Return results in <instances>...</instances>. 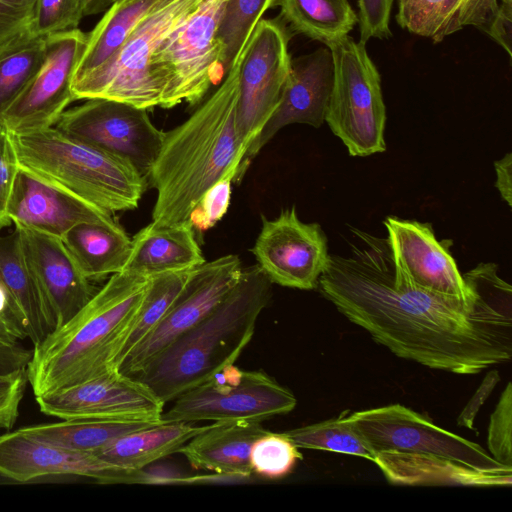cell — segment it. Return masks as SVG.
Listing matches in <instances>:
<instances>
[{
	"label": "cell",
	"instance_id": "cell-28",
	"mask_svg": "<svg viewBox=\"0 0 512 512\" xmlns=\"http://www.w3.org/2000/svg\"><path fill=\"white\" fill-rule=\"evenodd\" d=\"M205 426L187 422H160L128 433L93 453L104 461L132 470H141L156 461L177 453Z\"/></svg>",
	"mask_w": 512,
	"mask_h": 512
},
{
	"label": "cell",
	"instance_id": "cell-16",
	"mask_svg": "<svg viewBox=\"0 0 512 512\" xmlns=\"http://www.w3.org/2000/svg\"><path fill=\"white\" fill-rule=\"evenodd\" d=\"M35 398L42 413L61 420L160 422L165 406L148 386L118 369Z\"/></svg>",
	"mask_w": 512,
	"mask_h": 512
},
{
	"label": "cell",
	"instance_id": "cell-34",
	"mask_svg": "<svg viewBox=\"0 0 512 512\" xmlns=\"http://www.w3.org/2000/svg\"><path fill=\"white\" fill-rule=\"evenodd\" d=\"M348 412L346 410L332 419L284 433L298 448L332 451L363 457L373 462L375 452L347 419Z\"/></svg>",
	"mask_w": 512,
	"mask_h": 512
},
{
	"label": "cell",
	"instance_id": "cell-46",
	"mask_svg": "<svg viewBox=\"0 0 512 512\" xmlns=\"http://www.w3.org/2000/svg\"><path fill=\"white\" fill-rule=\"evenodd\" d=\"M31 358V350L21 344L0 345V373H9L27 368Z\"/></svg>",
	"mask_w": 512,
	"mask_h": 512
},
{
	"label": "cell",
	"instance_id": "cell-17",
	"mask_svg": "<svg viewBox=\"0 0 512 512\" xmlns=\"http://www.w3.org/2000/svg\"><path fill=\"white\" fill-rule=\"evenodd\" d=\"M0 475L28 482L52 475H75L102 484L144 483V472L110 464L89 452L32 437L20 428L0 434Z\"/></svg>",
	"mask_w": 512,
	"mask_h": 512
},
{
	"label": "cell",
	"instance_id": "cell-48",
	"mask_svg": "<svg viewBox=\"0 0 512 512\" xmlns=\"http://www.w3.org/2000/svg\"><path fill=\"white\" fill-rule=\"evenodd\" d=\"M25 338L24 333L5 312L0 313V345H18Z\"/></svg>",
	"mask_w": 512,
	"mask_h": 512
},
{
	"label": "cell",
	"instance_id": "cell-2",
	"mask_svg": "<svg viewBox=\"0 0 512 512\" xmlns=\"http://www.w3.org/2000/svg\"><path fill=\"white\" fill-rule=\"evenodd\" d=\"M238 58L214 93L182 124L165 132L148 178L156 189L152 223L188 220L193 208L218 181H235L242 161L236 128Z\"/></svg>",
	"mask_w": 512,
	"mask_h": 512
},
{
	"label": "cell",
	"instance_id": "cell-42",
	"mask_svg": "<svg viewBox=\"0 0 512 512\" xmlns=\"http://www.w3.org/2000/svg\"><path fill=\"white\" fill-rule=\"evenodd\" d=\"M18 170L10 134L0 125V230L12 224L8 206Z\"/></svg>",
	"mask_w": 512,
	"mask_h": 512
},
{
	"label": "cell",
	"instance_id": "cell-7",
	"mask_svg": "<svg viewBox=\"0 0 512 512\" xmlns=\"http://www.w3.org/2000/svg\"><path fill=\"white\" fill-rule=\"evenodd\" d=\"M202 1L163 0L141 20L111 59L73 83L74 99L105 98L147 110L161 107L162 96L150 75L151 56Z\"/></svg>",
	"mask_w": 512,
	"mask_h": 512
},
{
	"label": "cell",
	"instance_id": "cell-18",
	"mask_svg": "<svg viewBox=\"0 0 512 512\" xmlns=\"http://www.w3.org/2000/svg\"><path fill=\"white\" fill-rule=\"evenodd\" d=\"M333 80V57L327 46L291 58L290 71L280 102L245 153L235 181L241 180L252 159L283 127L290 124H307L315 128L322 126Z\"/></svg>",
	"mask_w": 512,
	"mask_h": 512
},
{
	"label": "cell",
	"instance_id": "cell-14",
	"mask_svg": "<svg viewBox=\"0 0 512 512\" xmlns=\"http://www.w3.org/2000/svg\"><path fill=\"white\" fill-rule=\"evenodd\" d=\"M243 269L239 257L232 254L198 266L159 324L126 355L118 370L129 376L140 372L205 318L236 285Z\"/></svg>",
	"mask_w": 512,
	"mask_h": 512
},
{
	"label": "cell",
	"instance_id": "cell-3",
	"mask_svg": "<svg viewBox=\"0 0 512 512\" xmlns=\"http://www.w3.org/2000/svg\"><path fill=\"white\" fill-rule=\"evenodd\" d=\"M148 281L126 270L112 274L73 317L33 345L26 370L35 396L118 369Z\"/></svg>",
	"mask_w": 512,
	"mask_h": 512
},
{
	"label": "cell",
	"instance_id": "cell-50",
	"mask_svg": "<svg viewBox=\"0 0 512 512\" xmlns=\"http://www.w3.org/2000/svg\"><path fill=\"white\" fill-rule=\"evenodd\" d=\"M3 312L7 313V299L3 289L0 287V313Z\"/></svg>",
	"mask_w": 512,
	"mask_h": 512
},
{
	"label": "cell",
	"instance_id": "cell-20",
	"mask_svg": "<svg viewBox=\"0 0 512 512\" xmlns=\"http://www.w3.org/2000/svg\"><path fill=\"white\" fill-rule=\"evenodd\" d=\"M25 257L42 293L52 330L73 317L94 289L78 269L62 239L14 224Z\"/></svg>",
	"mask_w": 512,
	"mask_h": 512
},
{
	"label": "cell",
	"instance_id": "cell-6",
	"mask_svg": "<svg viewBox=\"0 0 512 512\" xmlns=\"http://www.w3.org/2000/svg\"><path fill=\"white\" fill-rule=\"evenodd\" d=\"M228 0H203L154 51L150 75L162 108L198 104L221 77L224 46L218 29Z\"/></svg>",
	"mask_w": 512,
	"mask_h": 512
},
{
	"label": "cell",
	"instance_id": "cell-5",
	"mask_svg": "<svg viewBox=\"0 0 512 512\" xmlns=\"http://www.w3.org/2000/svg\"><path fill=\"white\" fill-rule=\"evenodd\" d=\"M9 134L19 169L35 179L111 214L137 208L146 178L129 160L54 126Z\"/></svg>",
	"mask_w": 512,
	"mask_h": 512
},
{
	"label": "cell",
	"instance_id": "cell-38",
	"mask_svg": "<svg viewBox=\"0 0 512 512\" xmlns=\"http://www.w3.org/2000/svg\"><path fill=\"white\" fill-rule=\"evenodd\" d=\"M512 385L508 382L488 427L489 454L500 464L512 467Z\"/></svg>",
	"mask_w": 512,
	"mask_h": 512
},
{
	"label": "cell",
	"instance_id": "cell-37",
	"mask_svg": "<svg viewBox=\"0 0 512 512\" xmlns=\"http://www.w3.org/2000/svg\"><path fill=\"white\" fill-rule=\"evenodd\" d=\"M82 18L80 0H36L29 30L46 38L78 28Z\"/></svg>",
	"mask_w": 512,
	"mask_h": 512
},
{
	"label": "cell",
	"instance_id": "cell-29",
	"mask_svg": "<svg viewBox=\"0 0 512 512\" xmlns=\"http://www.w3.org/2000/svg\"><path fill=\"white\" fill-rule=\"evenodd\" d=\"M163 0H115L87 34L74 82L100 68L122 47L131 33ZM73 82V83H74Z\"/></svg>",
	"mask_w": 512,
	"mask_h": 512
},
{
	"label": "cell",
	"instance_id": "cell-36",
	"mask_svg": "<svg viewBox=\"0 0 512 512\" xmlns=\"http://www.w3.org/2000/svg\"><path fill=\"white\" fill-rule=\"evenodd\" d=\"M299 448L284 433L266 432L252 445L250 467L252 474L276 480L291 473L302 459Z\"/></svg>",
	"mask_w": 512,
	"mask_h": 512
},
{
	"label": "cell",
	"instance_id": "cell-33",
	"mask_svg": "<svg viewBox=\"0 0 512 512\" xmlns=\"http://www.w3.org/2000/svg\"><path fill=\"white\" fill-rule=\"evenodd\" d=\"M196 268L166 272L149 277L146 291L122 349L118 366L126 355L159 324Z\"/></svg>",
	"mask_w": 512,
	"mask_h": 512
},
{
	"label": "cell",
	"instance_id": "cell-26",
	"mask_svg": "<svg viewBox=\"0 0 512 512\" xmlns=\"http://www.w3.org/2000/svg\"><path fill=\"white\" fill-rule=\"evenodd\" d=\"M498 9V0H398L396 21L438 43L467 26L485 32Z\"/></svg>",
	"mask_w": 512,
	"mask_h": 512
},
{
	"label": "cell",
	"instance_id": "cell-31",
	"mask_svg": "<svg viewBox=\"0 0 512 512\" xmlns=\"http://www.w3.org/2000/svg\"><path fill=\"white\" fill-rule=\"evenodd\" d=\"M162 422V421H160ZM160 422L70 419L20 428L37 439L71 450L95 453L116 439Z\"/></svg>",
	"mask_w": 512,
	"mask_h": 512
},
{
	"label": "cell",
	"instance_id": "cell-13",
	"mask_svg": "<svg viewBox=\"0 0 512 512\" xmlns=\"http://www.w3.org/2000/svg\"><path fill=\"white\" fill-rule=\"evenodd\" d=\"M79 28L46 37L41 66L0 118L9 133L25 134L53 127L75 101L74 76L86 44Z\"/></svg>",
	"mask_w": 512,
	"mask_h": 512
},
{
	"label": "cell",
	"instance_id": "cell-32",
	"mask_svg": "<svg viewBox=\"0 0 512 512\" xmlns=\"http://www.w3.org/2000/svg\"><path fill=\"white\" fill-rule=\"evenodd\" d=\"M46 38L29 27L0 43V118L42 64Z\"/></svg>",
	"mask_w": 512,
	"mask_h": 512
},
{
	"label": "cell",
	"instance_id": "cell-24",
	"mask_svg": "<svg viewBox=\"0 0 512 512\" xmlns=\"http://www.w3.org/2000/svg\"><path fill=\"white\" fill-rule=\"evenodd\" d=\"M0 287L7 299V313L33 345L51 331L49 314L16 229L0 236Z\"/></svg>",
	"mask_w": 512,
	"mask_h": 512
},
{
	"label": "cell",
	"instance_id": "cell-21",
	"mask_svg": "<svg viewBox=\"0 0 512 512\" xmlns=\"http://www.w3.org/2000/svg\"><path fill=\"white\" fill-rule=\"evenodd\" d=\"M13 224L62 237L80 223H116L111 213L49 186L19 169L8 206Z\"/></svg>",
	"mask_w": 512,
	"mask_h": 512
},
{
	"label": "cell",
	"instance_id": "cell-23",
	"mask_svg": "<svg viewBox=\"0 0 512 512\" xmlns=\"http://www.w3.org/2000/svg\"><path fill=\"white\" fill-rule=\"evenodd\" d=\"M266 432L268 430L258 421H217L207 425L178 452L183 454L195 469L244 480L252 476V445Z\"/></svg>",
	"mask_w": 512,
	"mask_h": 512
},
{
	"label": "cell",
	"instance_id": "cell-4",
	"mask_svg": "<svg viewBox=\"0 0 512 512\" xmlns=\"http://www.w3.org/2000/svg\"><path fill=\"white\" fill-rule=\"evenodd\" d=\"M272 297V282L258 265L199 323L132 376L164 403L233 365L250 342L257 319Z\"/></svg>",
	"mask_w": 512,
	"mask_h": 512
},
{
	"label": "cell",
	"instance_id": "cell-10",
	"mask_svg": "<svg viewBox=\"0 0 512 512\" xmlns=\"http://www.w3.org/2000/svg\"><path fill=\"white\" fill-rule=\"evenodd\" d=\"M290 38L280 18H262L238 57L235 118L242 159L280 102L290 71Z\"/></svg>",
	"mask_w": 512,
	"mask_h": 512
},
{
	"label": "cell",
	"instance_id": "cell-9",
	"mask_svg": "<svg viewBox=\"0 0 512 512\" xmlns=\"http://www.w3.org/2000/svg\"><path fill=\"white\" fill-rule=\"evenodd\" d=\"M296 404L294 394L264 372L239 370L233 364L178 396L161 420L262 422L289 413Z\"/></svg>",
	"mask_w": 512,
	"mask_h": 512
},
{
	"label": "cell",
	"instance_id": "cell-25",
	"mask_svg": "<svg viewBox=\"0 0 512 512\" xmlns=\"http://www.w3.org/2000/svg\"><path fill=\"white\" fill-rule=\"evenodd\" d=\"M189 220L158 226L152 222L131 239L123 270L145 277L196 268L205 263Z\"/></svg>",
	"mask_w": 512,
	"mask_h": 512
},
{
	"label": "cell",
	"instance_id": "cell-1",
	"mask_svg": "<svg viewBox=\"0 0 512 512\" xmlns=\"http://www.w3.org/2000/svg\"><path fill=\"white\" fill-rule=\"evenodd\" d=\"M360 245L330 255L317 288L350 322L398 357L477 374L512 357V289L494 263L463 276L467 298L418 287L392 259L386 238L351 229Z\"/></svg>",
	"mask_w": 512,
	"mask_h": 512
},
{
	"label": "cell",
	"instance_id": "cell-30",
	"mask_svg": "<svg viewBox=\"0 0 512 512\" xmlns=\"http://www.w3.org/2000/svg\"><path fill=\"white\" fill-rule=\"evenodd\" d=\"M277 6L291 31L327 47L348 36L358 23L348 0H278Z\"/></svg>",
	"mask_w": 512,
	"mask_h": 512
},
{
	"label": "cell",
	"instance_id": "cell-45",
	"mask_svg": "<svg viewBox=\"0 0 512 512\" xmlns=\"http://www.w3.org/2000/svg\"><path fill=\"white\" fill-rule=\"evenodd\" d=\"M485 33L504 48L511 58L512 4L499 3L498 12Z\"/></svg>",
	"mask_w": 512,
	"mask_h": 512
},
{
	"label": "cell",
	"instance_id": "cell-11",
	"mask_svg": "<svg viewBox=\"0 0 512 512\" xmlns=\"http://www.w3.org/2000/svg\"><path fill=\"white\" fill-rule=\"evenodd\" d=\"M375 452L398 451L441 456L490 472L512 471L497 462L482 446L436 425L431 419L401 404L347 414Z\"/></svg>",
	"mask_w": 512,
	"mask_h": 512
},
{
	"label": "cell",
	"instance_id": "cell-22",
	"mask_svg": "<svg viewBox=\"0 0 512 512\" xmlns=\"http://www.w3.org/2000/svg\"><path fill=\"white\" fill-rule=\"evenodd\" d=\"M373 462L386 480L394 485L486 488L510 487L512 484V471L478 470L435 455L379 451Z\"/></svg>",
	"mask_w": 512,
	"mask_h": 512
},
{
	"label": "cell",
	"instance_id": "cell-44",
	"mask_svg": "<svg viewBox=\"0 0 512 512\" xmlns=\"http://www.w3.org/2000/svg\"><path fill=\"white\" fill-rule=\"evenodd\" d=\"M500 380L499 372L497 370H491L484 380L482 381L479 388L474 393L473 397L467 403L465 408L460 413L457 423L459 426L466 427L468 429H474V420L480 407L484 404L485 400L490 396L494 387Z\"/></svg>",
	"mask_w": 512,
	"mask_h": 512
},
{
	"label": "cell",
	"instance_id": "cell-19",
	"mask_svg": "<svg viewBox=\"0 0 512 512\" xmlns=\"http://www.w3.org/2000/svg\"><path fill=\"white\" fill-rule=\"evenodd\" d=\"M383 223L393 262L418 287L450 297H469L470 283L430 224L395 216H388Z\"/></svg>",
	"mask_w": 512,
	"mask_h": 512
},
{
	"label": "cell",
	"instance_id": "cell-40",
	"mask_svg": "<svg viewBox=\"0 0 512 512\" xmlns=\"http://www.w3.org/2000/svg\"><path fill=\"white\" fill-rule=\"evenodd\" d=\"M27 383L26 368L0 373V429L10 430L16 423Z\"/></svg>",
	"mask_w": 512,
	"mask_h": 512
},
{
	"label": "cell",
	"instance_id": "cell-41",
	"mask_svg": "<svg viewBox=\"0 0 512 512\" xmlns=\"http://www.w3.org/2000/svg\"><path fill=\"white\" fill-rule=\"evenodd\" d=\"M360 41L367 43L371 38L387 39L392 33L389 28L393 0H356Z\"/></svg>",
	"mask_w": 512,
	"mask_h": 512
},
{
	"label": "cell",
	"instance_id": "cell-35",
	"mask_svg": "<svg viewBox=\"0 0 512 512\" xmlns=\"http://www.w3.org/2000/svg\"><path fill=\"white\" fill-rule=\"evenodd\" d=\"M278 0H228L218 35L224 46L223 69L226 73L246 46L252 32L266 11Z\"/></svg>",
	"mask_w": 512,
	"mask_h": 512
},
{
	"label": "cell",
	"instance_id": "cell-15",
	"mask_svg": "<svg viewBox=\"0 0 512 512\" xmlns=\"http://www.w3.org/2000/svg\"><path fill=\"white\" fill-rule=\"evenodd\" d=\"M252 252L272 284L300 290L317 288L330 256L321 226L301 221L294 206L274 219L262 216Z\"/></svg>",
	"mask_w": 512,
	"mask_h": 512
},
{
	"label": "cell",
	"instance_id": "cell-43",
	"mask_svg": "<svg viewBox=\"0 0 512 512\" xmlns=\"http://www.w3.org/2000/svg\"><path fill=\"white\" fill-rule=\"evenodd\" d=\"M36 0H0V43L28 28Z\"/></svg>",
	"mask_w": 512,
	"mask_h": 512
},
{
	"label": "cell",
	"instance_id": "cell-27",
	"mask_svg": "<svg viewBox=\"0 0 512 512\" xmlns=\"http://www.w3.org/2000/svg\"><path fill=\"white\" fill-rule=\"evenodd\" d=\"M62 242L89 280L122 271L131 250V239L117 222L77 224L62 237Z\"/></svg>",
	"mask_w": 512,
	"mask_h": 512
},
{
	"label": "cell",
	"instance_id": "cell-39",
	"mask_svg": "<svg viewBox=\"0 0 512 512\" xmlns=\"http://www.w3.org/2000/svg\"><path fill=\"white\" fill-rule=\"evenodd\" d=\"M232 181V177L218 181L193 208L188 220L195 230H208L225 215L229 208Z\"/></svg>",
	"mask_w": 512,
	"mask_h": 512
},
{
	"label": "cell",
	"instance_id": "cell-51",
	"mask_svg": "<svg viewBox=\"0 0 512 512\" xmlns=\"http://www.w3.org/2000/svg\"><path fill=\"white\" fill-rule=\"evenodd\" d=\"M115 0H111V3L114 2Z\"/></svg>",
	"mask_w": 512,
	"mask_h": 512
},
{
	"label": "cell",
	"instance_id": "cell-47",
	"mask_svg": "<svg viewBox=\"0 0 512 512\" xmlns=\"http://www.w3.org/2000/svg\"><path fill=\"white\" fill-rule=\"evenodd\" d=\"M495 186L509 207L512 205V154L507 153L494 162Z\"/></svg>",
	"mask_w": 512,
	"mask_h": 512
},
{
	"label": "cell",
	"instance_id": "cell-49",
	"mask_svg": "<svg viewBox=\"0 0 512 512\" xmlns=\"http://www.w3.org/2000/svg\"><path fill=\"white\" fill-rule=\"evenodd\" d=\"M83 17L104 12L110 5L111 0H80Z\"/></svg>",
	"mask_w": 512,
	"mask_h": 512
},
{
	"label": "cell",
	"instance_id": "cell-8",
	"mask_svg": "<svg viewBox=\"0 0 512 512\" xmlns=\"http://www.w3.org/2000/svg\"><path fill=\"white\" fill-rule=\"evenodd\" d=\"M334 64L325 122L351 156L386 150V107L380 74L366 44L349 35L328 47Z\"/></svg>",
	"mask_w": 512,
	"mask_h": 512
},
{
	"label": "cell",
	"instance_id": "cell-12",
	"mask_svg": "<svg viewBox=\"0 0 512 512\" xmlns=\"http://www.w3.org/2000/svg\"><path fill=\"white\" fill-rule=\"evenodd\" d=\"M54 127L78 141L129 160L146 179L165 135L151 122L147 109L105 98L86 99L66 109Z\"/></svg>",
	"mask_w": 512,
	"mask_h": 512
}]
</instances>
